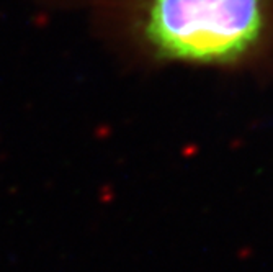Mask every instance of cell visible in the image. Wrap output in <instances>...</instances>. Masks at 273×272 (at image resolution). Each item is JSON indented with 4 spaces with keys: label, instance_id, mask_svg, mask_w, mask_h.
<instances>
[{
    "label": "cell",
    "instance_id": "cell-1",
    "mask_svg": "<svg viewBox=\"0 0 273 272\" xmlns=\"http://www.w3.org/2000/svg\"><path fill=\"white\" fill-rule=\"evenodd\" d=\"M267 0H148L141 31L159 58L229 64L260 43Z\"/></svg>",
    "mask_w": 273,
    "mask_h": 272
}]
</instances>
